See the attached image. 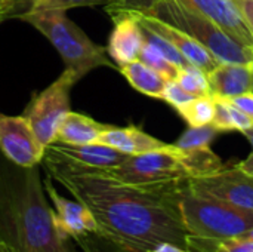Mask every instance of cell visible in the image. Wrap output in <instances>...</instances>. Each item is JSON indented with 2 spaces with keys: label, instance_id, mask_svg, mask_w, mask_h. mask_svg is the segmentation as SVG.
Instances as JSON below:
<instances>
[{
  "label": "cell",
  "instance_id": "obj_3",
  "mask_svg": "<svg viewBox=\"0 0 253 252\" xmlns=\"http://www.w3.org/2000/svg\"><path fill=\"white\" fill-rule=\"evenodd\" d=\"M105 10L111 18L123 12H139L170 24L203 45L219 62H253L252 48L240 45L225 31H222L213 21H211L200 12L181 4L176 0L111 1L105 6Z\"/></svg>",
  "mask_w": 253,
  "mask_h": 252
},
{
  "label": "cell",
  "instance_id": "obj_12",
  "mask_svg": "<svg viewBox=\"0 0 253 252\" xmlns=\"http://www.w3.org/2000/svg\"><path fill=\"white\" fill-rule=\"evenodd\" d=\"M44 190L53 205L55 223L67 238L76 241L79 238L96 233V221L83 203L76 199L70 201L61 196L52 186L50 178L44 181Z\"/></svg>",
  "mask_w": 253,
  "mask_h": 252
},
{
  "label": "cell",
  "instance_id": "obj_34",
  "mask_svg": "<svg viewBox=\"0 0 253 252\" xmlns=\"http://www.w3.org/2000/svg\"><path fill=\"white\" fill-rule=\"evenodd\" d=\"M1 3H4L6 6H9L10 9H12V12L15 13V10H16V6H21L22 3H27V4H30L28 3V0H0ZM30 7H31V4H30Z\"/></svg>",
  "mask_w": 253,
  "mask_h": 252
},
{
  "label": "cell",
  "instance_id": "obj_20",
  "mask_svg": "<svg viewBox=\"0 0 253 252\" xmlns=\"http://www.w3.org/2000/svg\"><path fill=\"white\" fill-rule=\"evenodd\" d=\"M179 114L188 122L190 126H205L213 122L215 116V97L205 95L191 100L178 108Z\"/></svg>",
  "mask_w": 253,
  "mask_h": 252
},
{
  "label": "cell",
  "instance_id": "obj_19",
  "mask_svg": "<svg viewBox=\"0 0 253 252\" xmlns=\"http://www.w3.org/2000/svg\"><path fill=\"white\" fill-rule=\"evenodd\" d=\"M175 146V144H173ZM175 153L185 166V169L191 177H202L208 174H213L227 165L216 156L211 146L208 147H199V149H188V150H181L175 146Z\"/></svg>",
  "mask_w": 253,
  "mask_h": 252
},
{
  "label": "cell",
  "instance_id": "obj_35",
  "mask_svg": "<svg viewBox=\"0 0 253 252\" xmlns=\"http://www.w3.org/2000/svg\"><path fill=\"white\" fill-rule=\"evenodd\" d=\"M12 15H13L12 9H10L9 6H6L4 3L0 1V22H3L6 18H9V16H12Z\"/></svg>",
  "mask_w": 253,
  "mask_h": 252
},
{
  "label": "cell",
  "instance_id": "obj_27",
  "mask_svg": "<svg viewBox=\"0 0 253 252\" xmlns=\"http://www.w3.org/2000/svg\"><path fill=\"white\" fill-rule=\"evenodd\" d=\"M215 252H253V239L246 236L224 239L216 244Z\"/></svg>",
  "mask_w": 253,
  "mask_h": 252
},
{
  "label": "cell",
  "instance_id": "obj_40",
  "mask_svg": "<svg viewBox=\"0 0 253 252\" xmlns=\"http://www.w3.org/2000/svg\"><path fill=\"white\" fill-rule=\"evenodd\" d=\"M252 67H253V64H252Z\"/></svg>",
  "mask_w": 253,
  "mask_h": 252
},
{
  "label": "cell",
  "instance_id": "obj_29",
  "mask_svg": "<svg viewBox=\"0 0 253 252\" xmlns=\"http://www.w3.org/2000/svg\"><path fill=\"white\" fill-rule=\"evenodd\" d=\"M227 100H228V98H227ZM228 108H230V114H231V120H233V128H234V131L245 132V131L253 128L252 119H251L245 111H242L237 105H234L230 100H228Z\"/></svg>",
  "mask_w": 253,
  "mask_h": 252
},
{
  "label": "cell",
  "instance_id": "obj_37",
  "mask_svg": "<svg viewBox=\"0 0 253 252\" xmlns=\"http://www.w3.org/2000/svg\"><path fill=\"white\" fill-rule=\"evenodd\" d=\"M49 0H28V3L31 4V9H42L47 4Z\"/></svg>",
  "mask_w": 253,
  "mask_h": 252
},
{
  "label": "cell",
  "instance_id": "obj_5",
  "mask_svg": "<svg viewBox=\"0 0 253 252\" xmlns=\"http://www.w3.org/2000/svg\"><path fill=\"white\" fill-rule=\"evenodd\" d=\"M61 9H30L19 15L21 19L39 30L61 55L65 70L77 80L98 67H111L107 48L92 42Z\"/></svg>",
  "mask_w": 253,
  "mask_h": 252
},
{
  "label": "cell",
  "instance_id": "obj_4",
  "mask_svg": "<svg viewBox=\"0 0 253 252\" xmlns=\"http://www.w3.org/2000/svg\"><path fill=\"white\" fill-rule=\"evenodd\" d=\"M181 211L191 252H215L218 242L245 236L253 229V209L194 195L188 187Z\"/></svg>",
  "mask_w": 253,
  "mask_h": 252
},
{
  "label": "cell",
  "instance_id": "obj_33",
  "mask_svg": "<svg viewBox=\"0 0 253 252\" xmlns=\"http://www.w3.org/2000/svg\"><path fill=\"white\" fill-rule=\"evenodd\" d=\"M147 252H191L188 250H184L181 247H176L173 244H169V242H163V244H159L156 245L154 248H151L150 251Z\"/></svg>",
  "mask_w": 253,
  "mask_h": 252
},
{
  "label": "cell",
  "instance_id": "obj_23",
  "mask_svg": "<svg viewBox=\"0 0 253 252\" xmlns=\"http://www.w3.org/2000/svg\"><path fill=\"white\" fill-rule=\"evenodd\" d=\"M216 131L218 129L212 123L205 126H190V129L175 143V146L181 150L208 147L211 146V141L213 140Z\"/></svg>",
  "mask_w": 253,
  "mask_h": 252
},
{
  "label": "cell",
  "instance_id": "obj_13",
  "mask_svg": "<svg viewBox=\"0 0 253 252\" xmlns=\"http://www.w3.org/2000/svg\"><path fill=\"white\" fill-rule=\"evenodd\" d=\"M47 154L56 156L59 159L68 160L71 163L86 166V168H99L108 169L116 168L123 163L129 154H125L110 146L93 143V144H62V143H52L46 147Z\"/></svg>",
  "mask_w": 253,
  "mask_h": 252
},
{
  "label": "cell",
  "instance_id": "obj_16",
  "mask_svg": "<svg viewBox=\"0 0 253 252\" xmlns=\"http://www.w3.org/2000/svg\"><path fill=\"white\" fill-rule=\"evenodd\" d=\"M98 143L110 146L125 154H142L154 150L166 149L169 144L151 137L150 134L144 132L138 126H126V128H116L110 126L104 131L98 140Z\"/></svg>",
  "mask_w": 253,
  "mask_h": 252
},
{
  "label": "cell",
  "instance_id": "obj_28",
  "mask_svg": "<svg viewBox=\"0 0 253 252\" xmlns=\"http://www.w3.org/2000/svg\"><path fill=\"white\" fill-rule=\"evenodd\" d=\"M114 0H49L47 4L42 9H61L68 10L71 7H80V6H98V4H108Z\"/></svg>",
  "mask_w": 253,
  "mask_h": 252
},
{
  "label": "cell",
  "instance_id": "obj_10",
  "mask_svg": "<svg viewBox=\"0 0 253 252\" xmlns=\"http://www.w3.org/2000/svg\"><path fill=\"white\" fill-rule=\"evenodd\" d=\"M120 15H129V16L135 18L136 22L139 24V27L170 42L187 58V61L190 64L199 67L206 74L211 73L213 68H216L221 64L203 45H200L197 40H194L193 37H190L188 34H185L184 31H181L179 28H176L170 24H166L157 18H153V16H148V15H144L139 12H123L113 18H117Z\"/></svg>",
  "mask_w": 253,
  "mask_h": 252
},
{
  "label": "cell",
  "instance_id": "obj_6",
  "mask_svg": "<svg viewBox=\"0 0 253 252\" xmlns=\"http://www.w3.org/2000/svg\"><path fill=\"white\" fill-rule=\"evenodd\" d=\"M77 82L73 73L64 70L52 85L37 94L27 105L22 116L28 120L31 129L44 147L55 141L59 126L71 111L70 92Z\"/></svg>",
  "mask_w": 253,
  "mask_h": 252
},
{
  "label": "cell",
  "instance_id": "obj_30",
  "mask_svg": "<svg viewBox=\"0 0 253 252\" xmlns=\"http://www.w3.org/2000/svg\"><path fill=\"white\" fill-rule=\"evenodd\" d=\"M234 105H237L242 111H245L251 119L253 120V92L243 94L234 98H228Z\"/></svg>",
  "mask_w": 253,
  "mask_h": 252
},
{
  "label": "cell",
  "instance_id": "obj_9",
  "mask_svg": "<svg viewBox=\"0 0 253 252\" xmlns=\"http://www.w3.org/2000/svg\"><path fill=\"white\" fill-rule=\"evenodd\" d=\"M0 149L4 156L19 168L37 166L46 147L40 143L24 116H7L0 113Z\"/></svg>",
  "mask_w": 253,
  "mask_h": 252
},
{
  "label": "cell",
  "instance_id": "obj_18",
  "mask_svg": "<svg viewBox=\"0 0 253 252\" xmlns=\"http://www.w3.org/2000/svg\"><path fill=\"white\" fill-rule=\"evenodd\" d=\"M119 70L127 79L132 88H135L136 91L151 98H159V100L163 98V92L168 80L160 73L144 64L142 61L139 59L132 61L129 64L119 67Z\"/></svg>",
  "mask_w": 253,
  "mask_h": 252
},
{
  "label": "cell",
  "instance_id": "obj_32",
  "mask_svg": "<svg viewBox=\"0 0 253 252\" xmlns=\"http://www.w3.org/2000/svg\"><path fill=\"white\" fill-rule=\"evenodd\" d=\"M253 34V0H236Z\"/></svg>",
  "mask_w": 253,
  "mask_h": 252
},
{
  "label": "cell",
  "instance_id": "obj_7",
  "mask_svg": "<svg viewBox=\"0 0 253 252\" xmlns=\"http://www.w3.org/2000/svg\"><path fill=\"white\" fill-rule=\"evenodd\" d=\"M111 177L127 184H154L188 180L190 174L175 153V146L129 156L116 168L105 169Z\"/></svg>",
  "mask_w": 253,
  "mask_h": 252
},
{
  "label": "cell",
  "instance_id": "obj_1",
  "mask_svg": "<svg viewBox=\"0 0 253 252\" xmlns=\"http://www.w3.org/2000/svg\"><path fill=\"white\" fill-rule=\"evenodd\" d=\"M44 166L96 221V236L114 252H147L169 242L188 250L181 201L188 180L127 184L105 169L86 168L44 153Z\"/></svg>",
  "mask_w": 253,
  "mask_h": 252
},
{
  "label": "cell",
  "instance_id": "obj_38",
  "mask_svg": "<svg viewBox=\"0 0 253 252\" xmlns=\"http://www.w3.org/2000/svg\"><path fill=\"white\" fill-rule=\"evenodd\" d=\"M0 252H10L9 250H7V247L3 244V241L0 239Z\"/></svg>",
  "mask_w": 253,
  "mask_h": 252
},
{
  "label": "cell",
  "instance_id": "obj_2",
  "mask_svg": "<svg viewBox=\"0 0 253 252\" xmlns=\"http://www.w3.org/2000/svg\"><path fill=\"white\" fill-rule=\"evenodd\" d=\"M0 239L10 252H74L56 226L36 166L0 195Z\"/></svg>",
  "mask_w": 253,
  "mask_h": 252
},
{
  "label": "cell",
  "instance_id": "obj_8",
  "mask_svg": "<svg viewBox=\"0 0 253 252\" xmlns=\"http://www.w3.org/2000/svg\"><path fill=\"white\" fill-rule=\"evenodd\" d=\"M188 189L199 196L253 209V175L246 174L237 165L225 166L213 174L191 177Z\"/></svg>",
  "mask_w": 253,
  "mask_h": 252
},
{
  "label": "cell",
  "instance_id": "obj_21",
  "mask_svg": "<svg viewBox=\"0 0 253 252\" xmlns=\"http://www.w3.org/2000/svg\"><path fill=\"white\" fill-rule=\"evenodd\" d=\"M175 80L182 86V89H185L188 94H191L196 98L205 97V95H212L208 74L193 64H188V65L179 68L178 77Z\"/></svg>",
  "mask_w": 253,
  "mask_h": 252
},
{
  "label": "cell",
  "instance_id": "obj_17",
  "mask_svg": "<svg viewBox=\"0 0 253 252\" xmlns=\"http://www.w3.org/2000/svg\"><path fill=\"white\" fill-rule=\"evenodd\" d=\"M110 125L99 123L89 116L70 111L58 129L53 143L62 144H93L98 143L101 134L107 131Z\"/></svg>",
  "mask_w": 253,
  "mask_h": 252
},
{
  "label": "cell",
  "instance_id": "obj_11",
  "mask_svg": "<svg viewBox=\"0 0 253 252\" xmlns=\"http://www.w3.org/2000/svg\"><path fill=\"white\" fill-rule=\"evenodd\" d=\"M213 21L240 45L253 49V34L236 0H176Z\"/></svg>",
  "mask_w": 253,
  "mask_h": 252
},
{
  "label": "cell",
  "instance_id": "obj_31",
  "mask_svg": "<svg viewBox=\"0 0 253 252\" xmlns=\"http://www.w3.org/2000/svg\"><path fill=\"white\" fill-rule=\"evenodd\" d=\"M243 134L246 135V138L249 140V143H251V146H252V153H251L245 160H242L237 166H239L242 171H245L246 174L253 175V128L248 129V131H245Z\"/></svg>",
  "mask_w": 253,
  "mask_h": 252
},
{
  "label": "cell",
  "instance_id": "obj_26",
  "mask_svg": "<svg viewBox=\"0 0 253 252\" xmlns=\"http://www.w3.org/2000/svg\"><path fill=\"white\" fill-rule=\"evenodd\" d=\"M212 125L218 131H234L227 98L215 97V116Z\"/></svg>",
  "mask_w": 253,
  "mask_h": 252
},
{
  "label": "cell",
  "instance_id": "obj_36",
  "mask_svg": "<svg viewBox=\"0 0 253 252\" xmlns=\"http://www.w3.org/2000/svg\"><path fill=\"white\" fill-rule=\"evenodd\" d=\"M74 242H76L77 245H80V248L83 250V252H96L89 244H87V242H86V241H84V239H83V238H79V239H76ZM110 248H111V247H110Z\"/></svg>",
  "mask_w": 253,
  "mask_h": 252
},
{
  "label": "cell",
  "instance_id": "obj_15",
  "mask_svg": "<svg viewBox=\"0 0 253 252\" xmlns=\"http://www.w3.org/2000/svg\"><path fill=\"white\" fill-rule=\"evenodd\" d=\"M252 64L221 62L216 68L208 73L211 94L221 98H234L253 92Z\"/></svg>",
  "mask_w": 253,
  "mask_h": 252
},
{
  "label": "cell",
  "instance_id": "obj_22",
  "mask_svg": "<svg viewBox=\"0 0 253 252\" xmlns=\"http://www.w3.org/2000/svg\"><path fill=\"white\" fill-rule=\"evenodd\" d=\"M138 59L142 61L144 64H147L148 67H151L153 70H156L157 73H160L166 80H175L178 77L179 67L169 62L154 46H151L147 42L142 43Z\"/></svg>",
  "mask_w": 253,
  "mask_h": 252
},
{
  "label": "cell",
  "instance_id": "obj_14",
  "mask_svg": "<svg viewBox=\"0 0 253 252\" xmlns=\"http://www.w3.org/2000/svg\"><path fill=\"white\" fill-rule=\"evenodd\" d=\"M113 21L114 28L110 34L107 52L117 67H122L138 59L144 37L142 30L135 18L129 15H120L113 18Z\"/></svg>",
  "mask_w": 253,
  "mask_h": 252
},
{
  "label": "cell",
  "instance_id": "obj_39",
  "mask_svg": "<svg viewBox=\"0 0 253 252\" xmlns=\"http://www.w3.org/2000/svg\"><path fill=\"white\" fill-rule=\"evenodd\" d=\"M245 236H246V238H249V239H253V229L251 230V232H248V233H246Z\"/></svg>",
  "mask_w": 253,
  "mask_h": 252
},
{
  "label": "cell",
  "instance_id": "obj_25",
  "mask_svg": "<svg viewBox=\"0 0 253 252\" xmlns=\"http://www.w3.org/2000/svg\"><path fill=\"white\" fill-rule=\"evenodd\" d=\"M194 98L196 97H193L185 89H182V86L176 80H168L166 82V86H165V92H163V98L162 100H165L166 102H169L170 105H173L178 110L179 107H182L184 104L190 102Z\"/></svg>",
  "mask_w": 253,
  "mask_h": 252
},
{
  "label": "cell",
  "instance_id": "obj_24",
  "mask_svg": "<svg viewBox=\"0 0 253 252\" xmlns=\"http://www.w3.org/2000/svg\"><path fill=\"white\" fill-rule=\"evenodd\" d=\"M141 30H142V37H144V42H147V43H150L151 46H154L169 62H172L173 65H176V67H179V68H182V67H185V65H188L190 62L187 61V58L170 43V42H168L166 39H163V37H160V36H157V34H154V33H151V31H148V30H145V28H142L141 27Z\"/></svg>",
  "mask_w": 253,
  "mask_h": 252
}]
</instances>
